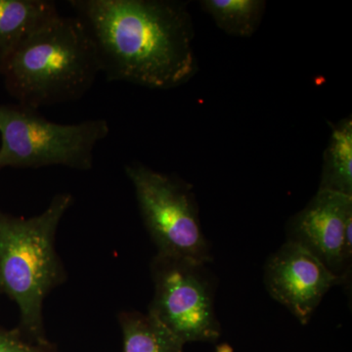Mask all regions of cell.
Listing matches in <instances>:
<instances>
[{
    "label": "cell",
    "instance_id": "13",
    "mask_svg": "<svg viewBox=\"0 0 352 352\" xmlns=\"http://www.w3.org/2000/svg\"><path fill=\"white\" fill-rule=\"evenodd\" d=\"M0 352H59L50 342L38 344L28 340L17 330L0 327Z\"/></svg>",
    "mask_w": 352,
    "mask_h": 352
},
{
    "label": "cell",
    "instance_id": "5",
    "mask_svg": "<svg viewBox=\"0 0 352 352\" xmlns=\"http://www.w3.org/2000/svg\"><path fill=\"white\" fill-rule=\"evenodd\" d=\"M124 170L157 254L210 263L212 252L201 230L191 185L139 162L127 164Z\"/></svg>",
    "mask_w": 352,
    "mask_h": 352
},
{
    "label": "cell",
    "instance_id": "14",
    "mask_svg": "<svg viewBox=\"0 0 352 352\" xmlns=\"http://www.w3.org/2000/svg\"><path fill=\"white\" fill-rule=\"evenodd\" d=\"M215 352H234V351L232 347L229 346V344H222L217 347V351Z\"/></svg>",
    "mask_w": 352,
    "mask_h": 352
},
{
    "label": "cell",
    "instance_id": "11",
    "mask_svg": "<svg viewBox=\"0 0 352 352\" xmlns=\"http://www.w3.org/2000/svg\"><path fill=\"white\" fill-rule=\"evenodd\" d=\"M318 189L352 196V120L351 117L333 124Z\"/></svg>",
    "mask_w": 352,
    "mask_h": 352
},
{
    "label": "cell",
    "instance_id": "3",
    "mask_svg": "<svg viewBox=\"0 0 352 352\" xmlns=\"http://www.w3.org/2000/svg\"><path fill=\"white\" fill-rule=\"evenodd\" d=\"M73 203L71 194H57L41 214L29 219L0 210V294L19 308L16 329L38 344L50 342L44 329V300L67 280L55 238Z\"/></svg>",
    "mask_w": 352,
    "mask_h": 352
},
{
    "label": "cell",
    "instance_id": "1",
    "mask_svg": "<svg viewBox=\"0 0 352 352\" xmlns=\"http://www.w3.org/2000/svg\"><path fill=\"white\" fill-rule=\"evenodd\" d=\"M109 82L171 89L198 72L193 21L176 0H71Z\"/></svg>",
    "mask_w": 352,
    "mask_h": 352
},
{
    "label": "cell",
    "instance_id": "12",
    "mask_svg": "<svg viewBox=\"0 0 352 352\" xmlns=\"http://www.w3.org/2000/svg\"><path fill=\"white\" fill-rule=\"evenodd\" d=\"M263 0H201V8L222 31L238 38H250L263 20Z\"/></svg>",
    "mask_w": 352,
    "mask_h": 352
},
{
    "label": "cell",
    "instance_id": "8",
    "mask_svg": "<svg viewBox=\"0 0 352 352\" xmlns=\"http://www.w3.org/2000/svg\"><path fill=\"white\" fill-rule=\"evenodd\" d=\"M351 222L352 196L318 189L307 207L292 217L288 241L302 245L344 282L351 272L344 237Z\"/></svg>",
    "mask_w": 352,
    "mask_h": 352
},
{
    "label": "cell",
    "instance_id": "9",
    "mask_svg": "<svg viewBox=\"0 0 352 352\" xmlns=\"http://www.w3.org/2000/svg\"><path fill=\"white\" fill-rule=\"evenodd\" d=\"M59 15L48 0H0V62L32 32Z\"/></svg>",
    "mask_w": 352,
    "mask_h": 352
},
{
    "label": "cell",
    "instance_id": "6",
    "mask_svg": "<svg viewBox=\"0 0 352 352\" xmlns=\"http://www.w3.org/2000/svg\"><path fill=\"white\" fill-rule=\"evenodd\" d=\"M151 274L154 298L148 314L184 344L219 339L214 287L206 264L157 254Z\"/></svg>",
    "mask_w": 352,
    "mask_h": 352
},
{
    "label": "cell",
    "instance_id": "4",
    "mask_svg": "<svg viewBox=\"0 0 352 352\" xmlns=\"http://www.w3.org/2000/svg\"><path fill=\"white\" fill-rule=\"evenodd\" d=\"M109 133L106 120L57 124L36 109L0 103V170L52 166L91 170L95 147Z\"/></svg>",
    "mask_w": 352,
    "mask_h": 352
},
{
    "label": "cell",
    "instance_id": "2",
    "mask_svg": "<svg viewBox=\"0 0 352 352\" xmlns=\"http://www.w3.org/2000/svg\"><path fill=\"white\" fill-rule=\"evenodd\" d=\"M100 73L96 48L82 20L60 14L0 62L7 92L36 110L80 100Z\"/></svg>",
    "mask_w": 352,
    "mask_h": 352
},
{
    "label": "cell",
    "instance_id": "7",
    "mask_svg": "<svg viewBox=\"0 0 352 352\" xmlns=\"http://www.w3.org/2000/svg\"><path fill=\"white\" fill-rule=\"evenodd\" d=\"M263 278L270 295L302 324L309 322L329 289L342 283L320 259L289 241L268 259Z\"/></svg>",
    "mask_w": 352,
    "mask_h": 352
},
{
    "label": "cell",
    "instance_id": "10",
    "mask_svg": "<svg viewBox=\"0 0 352 352\" xmlns=\"http://www.w3.org/2000/svg\"><path fill=\"white\" fill-rule=\"evenodd\" d=\"M122 352H183L185 344L149 314L122 311Z\"/></svg>",
    "mask_w": 352,
    "mask_h": 352
}]
</instances>
